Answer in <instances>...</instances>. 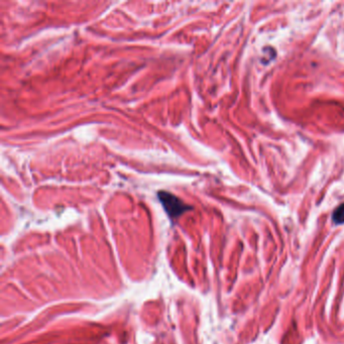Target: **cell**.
I'll use <instances>...</instances> for the list:
<instances>
[{
    "label": "cell",
    "instance_id": "1",
    "mask_svg": "<svg viewBox=\"0 0 344 344\" xmlns=\"http://www.w3.org/2000/svg\"><path fill=\"white\" fill-rule=\"evenodd\" d=\"M157 197L165 209L168 213L169 217L174 220L183 215L185 212L192 209L190 205L186 204L183 200H181L178 196L167 192V191H158Z\"/></svg>",
    "mask_w": 344,
    "mask_h": 344
},
{
    "label": "cell",
    "instance_id": "2",
    "mask_svg": "<svg viewBox=\"0 0 344 344\" xmlns=\"http://www.w3.org/2000/svg\"><path fill=\"white\" fill-rule=\"evenodd\" d=\"M332 219H333L334 223H336V224L344 223V203L339 205L335 209V211L333 212V215H332Z\"/></svg>",
    "mask_w": 344,
    "mask_h": 344
}]
</instances>
